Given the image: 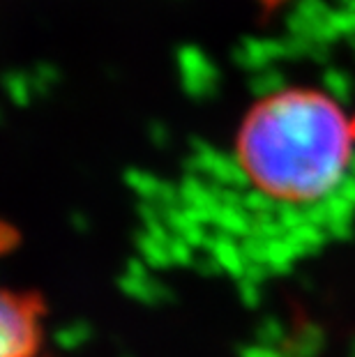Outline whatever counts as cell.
<instances>
[{
	"mask_svg": "<svg viewBox=\"0 0 355 357\" xmlns=\"http://www.w3.org/2000/svg\"><path fill=\"white\" fill-rule=\"evenodd\" d=\"M236 164L256 231L277 268L307 261L355 226V123L314 88H284L249 109Z\"/></svg>",
	"mask_w": 355,
	"mask_h": 357,
	"instance_id": "obj_1",
	"label": "cell"
},
{
	"mask_svg": "<svg viewBox=\"0 0 355 357\" xmlns=\"http://www.w3.org/2000/svg\"><path fill=\"white\" fill-rule=\"evenodd\" d=\"M40 341V309L26 295L0 288V357H35Z\"/></svg>",
	"mask_w": 355,
	"mask_h": 357,
	"instance_id": "obj_2",
	"label": "cell"
}]
</instances>
